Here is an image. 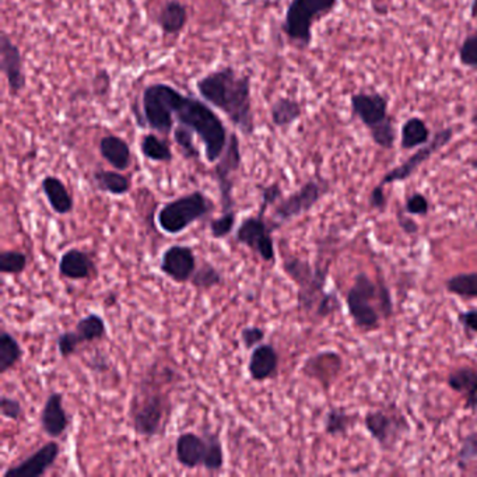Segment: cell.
<instances>
[{
	"label": "cell",
	"instance_id": "cell-1",
	"mask_svg": "<svg viewBox=\"0 0 477 477\" xmlns=\"http://www.w3.org/2000/svg\"><path fill=\"white\" fill-rule=\"evenodd\" d=\"M141 109H135L139 126H148L160 135H170L174 125L190 128L205 146L206 160L217 163L227 148L228 138L220 116L206 103L195 97L185 96L168 83H151L144 87Z\"/></svg>",
	"mask_w": 477,
	"mask_h": 477
},
{
	"label": "cell",
	"instance_id": "cell-2",
	"mask_svg": "<svg viewBox=\"0 0 477 477\" xmlns=\"http://www.w3.org/2000/svg\"><path fill=\"white\" fill-rule=\"evenodd\" d=\"M196 90L206 103L225 113L228 121L245 136L255 133L252 108V81L233 66H223L196 81Z\"/></svg>",
	"mask_w": 477,
	"mask_h": 477
},
{
	"label": "cell",
	"instance_id": "cell-3",
	"mask_svg": "<svg viewBox=\"0 0 477 477\" xmlns=\"http://www.w3.org/2000/svg\"><path fill=\"white\" fill-rule=\"evenodd\" d=\"M350 108L354 118L359 119L367 128L379 148L391 150L396 143V129L389 116V99L379 91L353 94L350 97Z\"/></svg>",
	"mask_w": 477,
	"mask_h": 477
},
{
	"label": "cell",
	"instance_id": "cell-4",
	"mask_svg": "<svg viewBox=\"0 0 477 477\" xmlns=\"http://www.w3.org/2000/svg\"><path fill=\"white\" fill-rule=\"evenodd\" d=\"M337 4L339 0H292L285 10L283 32L295 46L308 48L315 23L329 16Z\"/></svg>",
	"mask_w": 477,
	"mask_h": 477
},
{
	"label": "cell",
	"instance_id": "cell-5",
	"mask_svg": "<svg viewBox=\"0 0 477 477\" xmlns=\"http://www.w3.org/2000/svg\"><path fill=\"white\" fill-rule=\"evenodd\" d=\"M213 210L212 199L202 191H195L166 203L158 210V225L167 234H181L186 228L212 215Z\"/></svg>",
	"mask_w": 477,
	"mask_h": 477
},
{
	"label": "cell",
	"instance_id": "cell-6",
	"mask_svg": "<svg viewBox=\"0 0 477 477\" xmlns=\"http://www.w3.org/2000/svg\"><path fill=\"white\" fill-rule=\"evenodd\" d=\"M283 269L285 275L297 285L298 307L307 312L317 308L318 302L325 294L328 269H322L320 266L312 268L307 260L295 257L285 260Z\"/></svg>",
	"mask_w": 477,
	"mask_h": 477
},
{
	"label": "cell",
	"instance_id": "cell-7",
	"mask_svg": "<svg viewBox=\"0 0 477 477\" xmlns=\"http://www.w3.org/2000/svg\"><path fill=\"white\" fill-rule=\"evenodd\" d=\"M374 302H379V285L365 273H359L347 292L346 304L354 324L365 332L379 328V310Z\"/></svg>",
	"mask_w": 477,
	"mask_h": 477
},
{
	"label": "cell",
	"instance_id": "cell-8",
	"mask_svg": "<svg viewBox=\"0 0 477 477\" xmlns=\"http://www.w3.org/2000/svg\"><path fill=\"white\" fill-rule=\"evenodd\" d=\"M167 399L161 392H141L131 402L132 427L136 434L144 439L158 436L164 426L167 412Z\"/></svg>",
	"mask_w": 477,
	"mask_h": 477
},
{
	"label": "cell",
	"instance_id": "cell-9",
	"mask_svg": "<svg viewBox=\"0 0 477 477\" xmlns=\"http://www.w3.org/2000/svg\"><path fill=\"white\" fill-rule=\"evenodd\" d=\"M329 192V183L322 178H314L307 181L300 190L295 191L287 198L282 199L273 209L270 225L273 228L292 221L293 218L300 217L304 213L310 212L319 202L322 196Z\"/></svg>",
	"mask_w": 477,
	"mask_h": 477
},
{
	"label": "cell",
	"instance_id": "cell-10",
	"mask_svg": "<svg viewBox=\"0 0 477 477\" xmlns=\"http://www.w3.org/2000/svg\"><path fill=\"white\" fill-rule=\"evenodd\" d=\"M243 163V154H241V141L237 133H230L227 148L225 153L221 154L216 163L213 176L217 183L218 192H220L221 209L223 212L233 210L235 206L233 191H234V175L240 170Z\"/></svg>",
	"mask_w": 477,
	"mask_h": 477
},
{
	"label": "cell",
	"instance_id": "cell-11",
	"mask_svg": "<svg viewBox=\"0 0 477 477\" xmlns=\"http://www.w3.org/2000/svg\"><path fill=\"white\" fill-rule=\"evenodd\" d=\"M273 226L265 220L262 213L243 218L235 233V241L260 255V260L273 263L276 260L275 241H273Z\"/></svg>",
	"mask_w": 477,
	"mask_h": 477
},
{
	"label": "cell",
	"instance_id": "cell-12",
	"mask_svg": "<svg viewBox=\"0 0 477 477\" xmlns=\"http://www.w3.org/2000/svg\"><path fill=\"white\" fill-rule=\"evenodd\" d=\"M455 131L454 128H442L437 131L432 136L431 141L429 143L424 144L422 148L417 149L406 161L388 171L384 176H382L379 185H391V183H404V181L409 180L410 176L414 175L417 170H419L423 164H426L430 158L446 148L447 144L454 139Z\"/></svg>",
	"mask_w": 477,
	"mask_h": 477
},
{
	"label": "cell",
	"instance_id": "cell-13",
	"mask_svg": "<svg viewBox=\"0 0 477 477\" xmlns=\"http://www.w3.org/2000/svg\"><path fill=\"white\" fill-rule=\"evenodd\" d=\"M364 426L384 451L394 448L397 439L410 429L405 417L387 413L384 410L365 414Z\"/></svg>",
	"mask_w": 477,
	"mask_h": 477
},
{
	"label": "cell",
	"instance_id": "cell-14",
	"mask_svg": "<svg viewBox=\"0 0 477 477\" xmlns=\"http://www.w3.org/2000/svg\"><path fill=\"white\" fill-rule=\"evenodd\" d=\"M0 66L6 77L10 96L19 97L27 86L24 59L19 47L7 32H2L0 36Z\"/></svg>",
	"mask_w": 477,
	"mask_h": 477
},
{
	"label": "cell",
	"instance_id": "cell-15",
	"mask_svg": "<svg viewBox=\"0 0 477 477\" xmlns=\"http://www.w3.org/2000/svg\"><path fill=\"white\" fill-rule=\"evenodd\" d=\"M198 268L195 251L188 245H173L164 251L160 269L175 283H186L192 279Z\"/></svg>",
	"mask_w": 477,
	"mask_h": 477
},
{
	"label": "cell",
	"instance_id": "cell-16",
	"mask_svg": "<svg viewBox=\"0 0 477 477\" xmlns=\"http://www.w3.org/2000/svg\"><path fill=\"white\" fill-rule=\"evenodd\" d=\"M61 454L58 442L49 441L38 451L30 455L29 458L20 462L13 468L7 469L4 477H39L46 474L56 462Z\"/></svg>",
	"mask_w": 477,
	"mask_h": 477
},
{
	"label": "cell",
	"instance_id": "cell-17",
	"mask_svg": "<svg viewBox=\"0 0 477 477\" xmlns=\"http://www.w3.org/2000/svg\"><path fill=\"white\" fill-rule=\"evenodd\" d=\"M42 431L51 439H59L64 436L69 426V416L64 407V395L54 392L47 397L46 405L42 407L41 419Z\"/></svg>",
	"mask_w": 477,
	"mask_h": 477
},
{
	"label": "cell",
	"instance_id": "cell-18",
	"mask_svg": "<svg viewBox=\"0 0 477 477\" xmlns=\"http://www.w3.org/2000/svg\"><path fill=\"white\" fill-rule=\"evenodd\" d=\"M279 369V354L272 345H260L253 349L248 362V372L253 381L263 382L273 379Z\"/></svg>",
	"mask_w": 477,
	"mask_h": 477
},
{
	"label": "cell",
	"instance_id": "cell-19",
	"mask_svg": "<svg viewBox=\"0 0 477 477\" xmlns=\"http://www.w3.org/2000/svg\"><path fill=\"white\" fill-rule=\"evenodd\" d=\"M206 439L195 432H183L175 442V456L178 464L186 469H196L203 466L205 458Z\"/></svg>",
	"mask_w": 477,
	"mask_h": 477
},
{
	"label": "cell",
	"instance_id": "cell-20",
	"mask_svg": "<svg viewBox=\"0 0 477 477\" xmlns=\"http://www.w3.org/2000/svg\"><path fill=\"white\" fill-rule=\"evenodd\" d=\"M96 270L93 257L86 251L72 248L62 255L59 260V273L66 279H89Z\"/></svg>",
	"mask_w": 477,
	"mask_h": 477
},
{
	"label": "cell",
	"instance_id": "cell-21",
	"mask_svg": "<svg viewBox=\"0 0 477 477\" xmlns=\"http://www.w3.org/2000/svg\"><path fill=\"white\" fill-rule=\"evenodd\" d=\"M101 158L118 171H125L131 167L132 151L128 141L116 135L104 136L98 144Z\"/></svg>",
	"mask_w": 477,
	"mask_h": 477
},
{
	"label": "cell",
	"instance_id": "cell-22",
	"mask_svg": "<svg viewBox=\"0 0 477 477\" xmlns=\"http://www.w3.org/2000/svg\"><path fill=\"white\" fill-rule=\"evenodd\" d=\"M41 190L56 215H69L74 208L73 196L58 176L48 175L41 181Z\"/></svg>",
	"mask_w": 477,
	"mask_h": 477
},
{
	"label": "cell",
	"instance_id": "cell-23",
	"mask_svg": "<svg viewBox=\"0 0 477 477\" xmlns=\"http://www.w3.org/2000/svg\"><path fill=\"white\" fill-rule=\"evenodd\" d=\"M188 23V10L181 0H167L158 14V24L166 36H178Z\"/></svg>",
	"mask_w": 477,
	"mask_h": 477
},
{
	"label": "cell",
	"instance_id": "cell-24",
	"mask_svg": "<svg viewBox=\"0 0 477 477\" xmlns=\"http://www.w3.org/2000/svg\"><path fill=\"white\" fill-rule=\"evenodd\" d=\"M430 141H431V131L424 119L420 116H410L404 122L401 128V148L404 150L422 148Z\"/></svg>",
	"mask_w": 477,
	"mask_h": 477
},
{
	"label": "cell",
	"instance_id": "cell-25",
	"mask_svg": "<svg viewBox=\"0 0 477 477\" xmlns=\"http://www.w3.org/2000/svg\"><path fill=\"white\" fill-rule=\"evenodd\" d=\"M302 116V103L290 97H280L270 106V119L276 128H290Z\"/></svg>",
	"mask_w": 477,
	"mask_h": 477
},
{
	"label": "cell",
	"instance_id": "cell-26",
	"mask_svg": "<svg viewBox=\"0 0 477 477\" xmlns=\"http://www.w3.org/2000/svg\"><path fill=\"white\" fill-rule=\"evenodd\" d=\"M93 181L97 190L114 196L126 195L132 188L131 178L118 170H96L93 173Z\"/></svg>",
	"mask_w": 477,
	"mask_h": 477
},
{
	"label": "cell",
	"instance_id": "cell-27",
	"mask_svg": "<svg viewBox=\"0 0 477 477\" xmlns=\"http://www.w3.org/2000/svg\"><path fill=\"white\" fill-rule=\"evenodd\" d=\"M141 151L144 158L156 163H171L174 158L170 143L158 138L156 133H146L141 138Z\"/></svg>",
	"mask_w": 477,
	"mask_h": 477
},
{
	"label": "cell",
	"instance_id": "cell-28",
	"mask_svg": "<svg viewBox=\"0 0 477 477\" xmlns=\"http://www.w3.org/2000/svg\"><path fill=\"white\" fill-rule=\"evenodd\" d=\"M23 359V349L16 337L4 330L0 335V374H6Z\"/></svg>",
	"mask_w": 477,
	"mask_h": 477
},
{
	"label": "cell",
	"instance_id": "cell-29",
	"mask_svg": "<svg viewBox=\"0 0 477 477\" xmlns=\"http://www.w3.org/2000/svg\"><path fill=\"white\" fill-rule=\"evenodd\" d=\"M448 387L452 391L458 392L464 399L477 394V369L474 367H461L449 374Z\"/></svg>",
	"mask_w": 477,
	"mask_h": 477
},
{
	"label": "cell",
	"instance_id": "cell-30",
	"mask_svg": "<svg viewBox=\"0 0 477 477\" xmlns=\"http://www.w3.org/2000/svg\"><path fill=\"white\" fill-rule=\"evenodd\" d=\"M206 451L203 458V468L208 472H220L225 466V451L221 446L220 439L216 432H206Z\"/></svg>",
	"mask_w": 477,
	"mask_h": 477
},
{
	"label": "cell",
	"instance_id": "cell-31",
	"mask_svg": "<svg viewBox=\"0 0 477 477\" xmlns=\"http://www.w3.org/2000/svg\"><path fill=\"white\" fill-rule=\"evenodd\" d=\"M76 332L84 343L104 339L106 336V320L98 314L86 315L77 322Z\"/></svg>",
	"mask_w": 477,
	"mask_h": 477
},
{
	"label": "cell",
	"instance_id": "cell-32",
	"mask_svg": "<svg viewBox=\"0 0 477 477\" xmlns=\"http://www.w3.org/2000/svg\"><path fill=\"white\" fill-rule=\"evenodd\" d=\"M446 285L451 294L462 298H477V272L452 276L447 280Z\"/></svg>",
	"mask_w": 477,
	"mask_h": 477
},
{
	"label": "cell",
	"instance_id": "cell-33",
	"mask_svg": "<svg viewBox=\"0 0 477 477\" xmlns=\"http://www.w3.org/2000/svg\"><path fill=\"white\" fill-rule=\"evenodd\" d=\"M353 416L347 413L346 410L340 409V407H334L330 409L325 417V432L328 436L337 437L343 436L349 431L350 427L353 426Z\"/></svg>",
	"mask_w": 477,
	"mask_h": 477
},
{
	"label": "cell",
	"instance_id": "cell-34",
	"mask_svg": "<svg viewBox=\"0 0 477 477\" xmlns=\"http://www.w3.org/2000/svg\"><path fill=\"white\" fill-rule=\"evenodd\" d=\"M191 283L193 287L200 288V290H210V288L223 285V275L212 263L203 262V265L196 268Z\"/></svg>",
	"mask_w": 477,
	"mask_h": 477
},
{
	"label": "cell",
	"instance_id": "cell-35",
	"mask_svg": "<svg viewBox=\"0 0 477 477\" xmlns=\"http://www.w3.org/2000/svg\"><path fill=\"white\" fill-rule=\"evenodd\" d=\"M29 258L21 251L10 250L0 253V272L4 275L19 276L27 269Z\"/></svg>",
	"mask_w": 477,
	"mask_h": 477
},
{
	"label": "cell",
	"instance_id": "cell-36",
	"mask_svg": "<svg viewBox=\"0 0 477 477\" xmlns=\"http://www.w3.org/2000/svg\"><path fill=\"white\" fill-rule=\"evenodd\" d=\"M174 141H175L176 146L180 148L181 154L186 160H193V158H199L200 151H199L198 146L195 144V132L191 131L186 126L180 125L174 128Z\"/></svg>",
	"mask_w": 477,
	"mask_h": 477
},
{
	"label": "cell",
	"instance_id": "cell-37",
	"mask_svg": "<svg viewBox=\"0 0 477 477\" xmlns=\"http://www.w3.org/2000/svg\"><path fill=\"white\" fill-rule=\"evenodd\" d=\"M235 220H237V212L235 209L228 210V212H221L218 217L213 218L210 221V235L216 240H221V238L228 237V235L234 231Z\"/></svg>",
	"mask_w": 477,
	"mask_h": 477
},
{
	"label": "cell",
	"instance_id": "cell-38",
	"mask_svg": "<svg viewBox=\"0 0 477 477\" xmlns=\"http://www.w3.org/2000/svg\"><path fill=\"white\" fill-rule=\"evenodd\" d=\"M458 56L462 66L477 71V30L464 37L459 47Z\"/></svg>",
	"mask_w": 477,
	"mask_h": 477
},
{
	"label": "cell",
	"instance_id": "cell-39",
	"mask_svg": "<svg viewBox=\"0 0 477 477\" xmlns=\"http://www.w3.org/2000/svg\"><path fill=\"white\" fill-rule=\"evenodd\" d=\"M477 458V432H471L468 436L464 437V442H462L461 449H459L455 462L461 471L468 468V464L472 461Z\"/></svg>",
	"mask_w": 477,
	"mask_h": 477
},
{
	"label": "cell",
	"instance_id": "cell-40",
	"mask_svg": "<svg viewBox=\"0 0 477 477\" xmlns=\"http://www.w3.org/2000/svg\"><path fill=\"white\" fill-rule=\"evenodd\" d=\"M56 343H58V352L61 357L69 359L76 353L77 347L83 345L84 342L81 340V335L77 334L76 329H74L59 335Z\"/></svg>",
	"mask_w": 477,
	"mask_h": 477
},
{
	"label": "cell",
	"instance_id": "cell-41",
	"mask_svg": "<svg viewBox=\"0 0 477 477\" xmlns=\"http://www.w3.org/2000/svg\"><path fill=\"white\" fill-rule=\"evenodd\" d=\"M283 191L282 186L277 183H270V185L260 188V213L265 215L266 209L270 206H276L282 200Z\"/></svg>",
	"mask_w": 477,
	"mask_h": 477
},
{
	"label": "cell",
	"instance_id": "cell-42",
	"mask_svg": "<svg viewBox=\"0 0 477 477\" xmlns=\"http://www.w3.org/2000/svg\"><path fill=\"white\" fill-rule=\"evenodd\" d=\"M405 210L407 215L426 216L430 212L429 199L423 193L414 192L407 196L405 202Z\"/></svg>",
	"mask_w": 477,
	"mask_h": 477
},
{
	"label": "cell",
	"instance_id": "cell-43",
	"mask_svg": "<svg viewBox=\"0 0 477 477\" xmlns=\"http://www.w3.org/2000/svg\"><path fill=\"white\" fill-rule=\"evenodd\" d=\"M340 308V302L337 295L335 293H325L318 302L315 312H317L318 318H328L330 315L335 314Z\"/></svg>",
	"mask_w": 477,
	"mask_h": 477
},
{
	"label": "cell",
	"instance_id": "cell-44",
	"mask_svg": "<svg viewBox=\"0 0 477 477\" xmlns=\"http://www.w3.org/2000/svg\"><path fill=\"white\" fill-rule=\"evenodd\" d=\"M265 340V330L260 327H247L241 330V342L245 349H255Z\"/></svg>",
	"mask_w": 477,
	"mask_h": 477
},
{
	"label": "cell",
	"instance_id": "cell-45",
	"mask_svg": "<svg viewBox=\"0 0 477 477\" xmlns=\"http://www.w3.org/2000/svg\"><path fill=\"white\" fill-rule=\"evenodd\" d=\"M0 412L2 416L9 420H20L23 416V406L14 397L4 396L0 397Z\"/></svg>",
	"mask_w": 477,
	"mask_h": 477
},
{
	"label": "cell",
	"instance_id": "cell-46",
	"mask_svg": "<svg viewBox=\"0 0 477 477\" xmlns=\"http://www.w3.org/2000/svg\"><path fill=\"white\" fill-rule=\"evenodd\" d=\"M111 89V79L108 72L99 71L93 79V90L97 97H104L109 93Z\"/></svg>",
	"mask_w": 477,
	"mask_h": 477
},
{
	"label": "cell",
	"instance_id": "cell-47",
	"mask_svg": "<svg viewBox=\"0 0 477 477\" xmlns=\"http://www.w3.org/2000/svg\"><path fill=\"white\" fill-rule=\"evenodd\" d=\"M459 324L466 330L477 334V310H469L458 315Z\"/></svg>",
	"mask_w": 477,
	"mask_h": 477
},
{
	"label": "cell",
	"instance_id": "cell-48",
	"mask_svg": "<svg viewBox=\"0 0 477 477\" xmlns=\"http://www.w3.org/2000/svg\"><path fill=\"white\" fill-rule=\"evenodd\" d=\"M385 186L377 185L374 190L370 193V205L372 209H377V210H384L385 206H387V198H385Z\"/></svg>",
	"mask_w": 477,
	"mask_h": 477
},
{
	"label": "cell",
	"instance_id": "cell-49",
	"mask_svg": "<svg viewBox=\"0 0 477 477\" xmlns=\"http://www.w3.org/2000/svg\"><path fill=\"white\" fill-rule=\"evenodd\" d=\"M397 217H399V220H397L399 227H401L406 234H416L417 231H419V226H417V223L413 218L405 217V216L402 215L397 216Z\"/></svg>",
	"mask_w": 477,
	"mask_h": 477
},
{
	"label": "cell",
	"instance_id": "cell-50",
	"mask_svg": "<svg viewBox=\"0 0 477 477\" xmlns=\"http://www.w3.org/2000/svg\"><path fill=\"white\" fill-rule=\"evenodd\" d=\"M89 367L96 372H104L109 369L108 362H106L103 354H98V356L94 357L90 364H89Z\"/></svg>",
	"mask_w": 477,
	"mask_h": 477
},
{
	"label": "cell",
	"instance_id": "cell-51",
	"mask_svg": "<svg viewBox=\"0 0 477 477\" xmlns=\"http://www.w3.org/2000/svg\"><path fill=\"white\" fill-rule=\"evenodd\" d=\"M388 0H371L372 10L379 16H385L388 14Z\"/></svg>",
	"mask_w": 477,
	"mask_h": 477
},
{
	"label": "cell",
	"instance_id": "cell-52",
	"mask_svg": "<svg viewBox=\"0 0 477 477\" xmlns=\"http://www.w3.org/2000/svg\"><path fill=\"white\" fill-rule=\"evenodd\" d=\"M464 409L466 410H472L473 412L474 416H476L477 419V394L473 395V396L469 397V399H466L464 401Z\"/></svg>",
	"mask_w": 477,
	"mask_h": 477
},
{
	"label": "cell",
	"instance_id": "cell-53",
	"mask_svg": "<svg viewBox=\"0 0 477 477\" xmlns=\"http://www.w3.org/2000/svg\"><path fill=\"white\" fill-rule=\"evenodd\" d=\"M471 17L473 20H477V0H472Z\"/></svg>",
	"mask_w": 477,
	"mask_h": 477
}]
</instances>
